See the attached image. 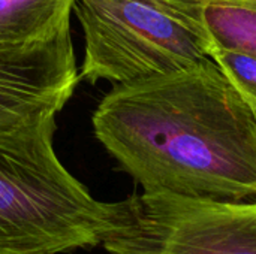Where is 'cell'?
Listing matches in <instances>:
<instances>
[{
    "label": "cell",
    "instance_id": "cell-1",
    "mask_svg": "<svg viewBox=\"0 0 256 254\" xmlns=\"http://www.w3.org/2000/svg\"><path fill=\"white\" fill-rule=\"evenodd\" d=\"M92 124L144 192L256 199V115L210 57L114 84Z\"/></svg>",
    "mask_w": 256,
    "mask_h": 254
},
{
    "label": "cell",
    "instance_id": "cell-2",
    "mask_svg": "<svg viewBox=\"0 0 256 254\" xmlns=\"http://www.w3.org/2000/svg\"><path fill=\"white\" fill-rule=\"evenodd\" d=\"M56 115L0 129V254L100 246L111 202L94 199L54 150Z\"/></svg>",
    "mask_w": 256,
    "mask_h": 254
},
{
    "label": "cell",
    "instance_id": "cell-3",
    "mask_svg": "<svg viewBox=\"0 0 256 254\" xmlns=\"http://www.w3.org/2000/svg\"><path fill=\"white\" fill-rule=\"evenodd\" d=\"M72 12L88 84L130 82L210 57L204 0H74Z\"/></svg>",
    "mask_w": 256,
    "mask_h": 254
},
{
    "label": "cell",
    "instance_id": "cell-4",
    "mask_svg": "<svg viewBox=\"0 0 256 254\" xmlns=\"http://www.w3.org/2000/svg\"><path fill=\"white\" fill-rule=\"evenodd\" d=\"M100 246L112 254H256V201L134 195L111 202Z\"/></svg>",
    "mask_w": 256,
    "mask_h": 254
},
{
    "label": "cell",
    "instance_id": "cell-5",
    "mask_svg": "<svg viewBox=\"0 0 256 254\" xmlns=\"http://www.w3.org/2000/svg\"><path fill=\"white\" fill-rule=\"evenodd\" d=\"M78 78L70 30L40 43L0 46V129L57 115Z\"/></svg>",
    "mask_w": 256,
    "mask_h": 254
},
{
    "label": "cell",
    "instance_id": "cell-6",
    "mask_svg": "<svg viewBox=\"0 0 256 254\" xmlns=\"http://www.w3.org/2000/svg\"><path fill=\"white\" fill-rule=\"evenodd\" d=\"M74 0H0V46H22L70 30Z\"/></svg>",
    "mask_w": 256,
    "mask_h": 254
},
{
    "label": "cell",
    "instance_id": "cell-7",
    "mask_svg": "<svg viewBox=\"0 0 256 254\" xmlns=\"http://www.w3.org/2000/svg\"><path fill=\"white\" fill-rule=\"evenodd\" d=\"M212 43L256 55V1L204 0Z\"/></svg>",
    "mask_w": 256,
    "mask_h": 254
},
{
    "label": "cell",
    "instance_id": "cell-8",
    "mask_svg": "<svg viewBox=\"0 0 256 254\" xmlns=\"http://www.w3.org/2000/svg\"><path fill=\"white\" fill-rule=\"evenodd\" d=\"M210 58L256 115V55L212 43Z\"/></svg>",
    "mask_w": 256,
    "mask_h": 254
},
{
    "label": "cell",
    "instance_id": "cell-9",
    "mask_svg": "<svg viewBox=\"0 0 256 254\" xmlns=\"http://www.w3.org/2000/svg\"><path fill=\"white\" fill-rule=\"evenodd\" d=\"M230 1H256V0H230Z\"/></svg>",
    "mask_w": 256,
    "mask_h": 254
},
{
    "label": "cell",
    "instance_id": "cell-10",
    "mask_svg": "<svg viewBox=\"0 0 256 254\" xmlns=\"http://www.w3.org/2000/svg\"><path fill=\"white\" fill-rule=\"evenodd\" d=\"M105 254H112V253H108V252H106V253H105Z\"/></svg>",
    "mask_w": 256,
    "mask_h": 254
}]
</instances>
